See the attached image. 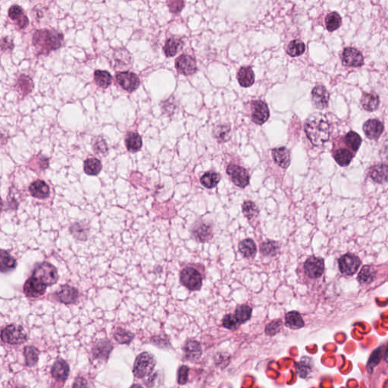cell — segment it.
Wrapping results in <instances>:
<instances>
[{"label":"cell","mask_w":388,"mask_h":388,"mask_svg":"<svg viewBox=\"0 0 388 388\" xmlns=\"http://www.w3.org/2000/svg\"><path fill=\"white\" fill-rule=\"evenodd\" d=\"M325 271L324 259L317 256H309L303 264V272L307 278L312 280L318 279Z\"/></svg>","instance_id":"7"},{"label":"cell","mask_w":388,"mask_h":388,"mask_svg":"<svg viewBox=\"0 0 388 388\" xmlns=\"http://www.w3.org/2000/svg\"><path fill=\"white\" fill-rule=\"evenodd\" d=\"M70 232L74 238L78 241H86L89 234V229L84 223L76 222L71 226Z\"/></svg>","instance_id":"37"},{"label":"cell","mask_w":388,"mask_h":388,"mask_svg":"<svg viewBox=\"0 0 388 388\" xmlns=\"http://www.w3.org/2000/svg\"><path fill=\"white\" fill-rule=\"evenodd\" d=\"M361 262L359 256L353 253H347L338 260V267L340 273L345 276H353L357 272L360 267Z\"/></svg>","instance_id":"8"},{"label":"cell","mask_w":388,"mask_h":388,"mask_svg":"<svg viewBox=\"0 0 388 388\" xmlns=\"http://www.w3.org/2000/svg\"><path fill=\"white\" fill-rule=\"evenodd\" d=\"M93 150L96 153L105 154L108 151V146H107L106 142L101 137H97V138L93 139Z\"/></svg>","instance_id":"54"},{"label":"cell","mask_w":388,"mask_h":388,"mask_svg":"<svg viewBox=\"0 0 388 388\" xmlns=\"http://www.w3.org/2000/svg\"><path fill=\"white\" fill-rule=\"evenodd\" d=\"M2 208H3V203H2V199L0 197V212H2Z\"/></svg>","instance_id":"61"},{"label":"cell","mask_w":388,"mask_h":388,"mask_svg":"<svg viewBox=\"0 0 388 388\" xmlns=\"http://www.w3.org/2000/svg\"><path fill=\"white\" fill-rule=\"evenodd\" d=\"M183 41L177 36H172L169 38L165 43L164 52L167 57H173L177 54L179 49L182 47Z\"/></svg>","instance_id":"36"},{"label":"cell","mask_w":388,"mask_h":388,"mask_svg":"<svg viewBox=\"0 0 388 388\" xmlns=\"http://www.w3.org/2000/svg\"><path fill=\"white\" fill-rule=\"evenodd\" d=\"M334 157L335 161H337V164L340 166H347L352 161L353 155L350 150L342 148L335 152Z\"/></svg>","instance_id":"40"},{"label":"cell","mask_w":388,"mask_h":388,"mask_svg":"<svg viewBox=\"0 0 388 388\" xmlns=\"http://www.w3.org/2000/svg\"><path fill=\"white\" fill-rule=\"evenodd\" d=\"M85 173L89 176H96L102 169L101 161L96 158L88 159L85 161L84 165Z\"/></svg>","instance_id":"43"},{"label":"cell","mask_w":388,"mask_h":388,"mask_svg":"<svg viewBox=\"0 0 388 388\" xmlns=\"http://www.w3.org/2000/svg\"><path fill=\"white\" fill-rule=\"evenodd\" d=\"M345 142L346 144L351 148V150L357 151L362 143V139L359 134L353 131H351L346 135Z\"/></svg>","instance_id":"48"},{"label":"cell","mask_w":388,"mask_h":388,"mask_svg":"<svg viewBox=\"0 0 388 388\" xmlns=\"http://www.w3.org/2000/svg\"><path fill=\"white\" fill-rule=\"evenodd\" d=\"M157 365V361L152 354L147 352L142 353L135 359L134 365V376L141 378L150 376Z\"/></svg>","instance_id":"3"},{"label":"cell","mask_w":388,"mask_h":388,"mask_svg":"<svg viewBox=\"0 0 388 388\" xmlns=\"http://www.w3.org/2000/svg\"><path fill=\"white\" fill-rule=\"evenodd\" d=\"M285 325L290 329L298 330L303 328L305 323L299 312L290 311L286 314Z\"/></svg>","instance_id":"33"},{"label":"cell","mask_w":388,"mask_h":388,"mask_svg":"<svg viewBox=\"0 0 388 388\" xmlns=\"http://www.w3.org/2000/svg\"><path fill=\"white\" fill-rule=\"evenodd\" d=\"M222 325L224 328L234 331V330H237L241 324L236 319L234 314H227L222 319Z\"/></svg>","instance_id":"52"},{"label":"cell","mask_w":388,"mask_h":388,"mask_svg":"<svg viewBox=\"0 0 388 388\" xmlns=\"http://www.w3.org/2000/svg\"><path fill=\"white\" fill-rule=\"evenodd\" d=\"M94 80L96 85L106 89L112 84V77L106 71L97 70L94 73Z\"/></svg>","instance_id":"42"},{"label":"cell","mask_w":388,"mask_h":388,"mask_svg":"<svg viewBox=\"0 0 388 388\" xmlns=\"http://www.w3.org/2000/svg\"><path fill=\"white\" fill-rule=\"evenodd\" d=\"M269 118V110L264 102L257 100L252 103V119L256 124L261 125Z\"/></svg>","instance_id":"15"},{"label":"cell","mask_w":388,"mask_h":388,"mask_svg":"<svg viewBox=\"0 0 388 388\" xmlns=\"http://www.w3.org/2000/svg\"><path fill=\"white\" fill-rule=\"evenodd\" d=\"M55 297L62 303L72 304L77 302L79 297V293L74 287L63 285L57 291Z\"/></svg>","instance_id":"17"},{"label":"cell","mask_w":388,"mask_h":388,"mask_svg":"<svg viewBox=\"0 0 388 388\" xmlns=\"http://www.w3.org/2000/svg\"><path fill=\"white\" fill-rule=\"evenodd\" d=\"M281 246L278 241L267 240L260 244V253L266 257H275L279 254Z\"/></svg>","instance_id":"32"},{"label":"cell","mask_w":388,"mask_h":388,"mask_svg":"<svg viewBox=\"0 0 388 388\" xmlns=\"http://www.w3.org/2000/svg\"><path fill=\"white\" fill-rule=\"evenodd\" d=\"M39 351L33 346H28L24 347V355L25 357L26 366L28 367L35 366L37 363L39 357Z\"/></svg>","instance_id":"41"},{"label":"cell","mask_w":388,"mask_h":388,"mask_svg":"<svg viewBox=\"0 0 388 388\" xmlns=\"http://www.w3.org/2000/svg\"><path fill=\"white\" fill-rule=\"evenodd\" d=\"M176 67L180 74L192 75L197 71L196 60L191 55H181L176 61Z\"/></svg>","instance_id":"14"},{"label":"cell","mask_w":388,"mask_h":388,"mask_svg":"<svg viewBox=\"0 0 388 388\" xmlns=\"http://www.w3.org/2000/svg\"><path fill=\"white\" fill-rule=\"evenodd\" d=\"M190 369L187 366H181L177 371V383L180 385H184L188 381Z\"/></svg>","instance_id":"56"},{"label":"cell","mask_w":388,"mask_h":388,"mask_svg":"<svg viewBox=\"0 0 388 388\" xmlns=\"http://www.w3.org/2000/svg\"><path fill=\"white\" fill-rule=\"evenodd\" d=\"M239 251L246 259H253L257 253L256 243L250 238L244 239L238 245Z\"/></svg>","instance_id":"25"},{"label":"cell","mask_w":388,"mask_h":388,"mask_svg":"<svg viewBox=\"0 0 388 388\" xmlns=\"http://www.w3.org/2000/svg\"><path fill=\"white\" fill-rule=\"evenodd\" d=\"M227 173L232 181L237 187H245L249 184V176L247 171L243 167L236 165H229Z\"/></svg>","instance_id":"9"},{"label":"cell","mask_w":388,"mask_h":388,"mask_svg":"<svg viewBox=\"0 0 388 388\" xmlns=\"http://www.w3.org/2000/svg\"><path fill=\"white\" fill-rule=\"evenodd\" d=\"M7 142V138L0 131V146L2 144H5Z\"/></svg>","instance_id":"60"},{"label":"cell","mask_w":388,"mask_h":388,"mask_svg":"<svg viewBox=\"0 0 388 388\" xmlns=\"http://www.w3.org/2000/svg\"><path fill=\"white\" fill-rule=\"evenodd\" d=\"M376 270L371 265H365L358 275L357 279L363 285H369L376 279Z\"/></svg>","instance_id":"31"},{"label":"cell","mask_w":388,"mask_h":388,"mask_svg":"<svg viewBox=\"0 0 388 388\" xmlns=\"http://www.w3.org/2000/svg\"><path fill=\"white\" fill-rule=\"evenodd\" d=\"M32 42L37 55H48L62 47L64 36L55 30H38L34 34Z\"/></svg>","instance_id":"1"},{"label":"cell","mask_w":388,"mask_h":388,"mask_svg":"<svg viewBox=\"0 0 388 388\" xmlns=\"http://www.w3.org/2000/svg\"><path fill=\"white\" fill-rule=\"evenodd\" d=\"M283 322L281 318L275 319L268 323L265 328V332L268 336H275L278 335L283 328Z\"/></svg>","instance_id":"51"},{"label":"cell","mask_w":388,"mask_h":388,"mask_svg":"<svg viewBox=\"0 0 388 388\" xmlns=\"http://www.w3.org/2000/svg\"><path fill=\"white\" fill-rule=\"evenodd\" d=\"M2 341L12 345L24 344L28 340V335L23 327L10 325L5 327L1 332Z\"/></svg>","instance_id":"6"},{"label":"cell","mask_w":388,"mask_h":388,"mask_svg":"<svg viewBox=\"0 0 388 388\" xmlns=\"http://www.w3.org/2000/svg\"><path fill=\"white\" fill-rule=\"evenodd\" d=\"M134 335L127 330L119 328L114 333V338L121 344H129L134 339Z\"/></svg>","instance_id":"46"},{"label":"cell","mask_w":388,"mask_h":388,"mask_svg":"<svg viewBox=\"0 0 388 388\" xmlns=\"http://www.w3.org/2000/svg\"><path fill=\"white\" fill-rule=\"evenodd\" d=\"M230 127L228 124H218L213 129V136L219 142L224 143L230 139Z\"/></svg>","instance_id":"39"},{"label":"cell","mask_w":388,"mask_h":388,"mask_svg":"<svg viewBox=\"0 0 388 388\" xmlns=\"http://www.w3.org/2000/svg\"><path fill=\"white\" fill-rule=\"evenodd\" d=\"M116 81L126 91L132 93L140 86V78L137 74L123 71L116 74Z\"/></svg>","instance_id":"11"},{"label":"cell","mask_w":388,"mask_h":388,"mask_svg":"<svg viewBox=\"0 0 388 388\" xmlns=\"http://www.w3.org/2000/svg\"><path fill=\"white\" fill-rule=\"evenodd\" d=\"M33 276L41 281L47 286L53 285L59 279L56 268L53 265L47 262L38 265L34 270Z\"/></svg>","instance_id":"5"},{"label":"cell","mask_w":388,"mask_h":388,"mask_svg":"<svg viewBox=\"0 0 388 388\" xmlns=\"http://www.w3.org/2000/svg\"><path fill=\"white\" fill-rule=\"evenodd\" d=\"M342 62L347 67L357 68L363 66L364 58L359 50L352 47H347L342 55Z\"/></svg>","instance_id":"12"},{"label":"cell","mask_w":388,"mask_h":388,"mask_svg":"<svg viewBox=\"0 0 388 388\" xmlns=\"http://www.w3.org/2000/svg\"><path fill=\"white\" fill-rule=\"evenodd\" d=\"M305 131L314 146H321L329 139L331 127L325 116L315 115L306 122Z\"/></svg>","instance_id":"2"},{"label":"cell","mask_w":388,"mask_h":388,"mask_svg":"<svg viewBox=\"0 0 388 388\" xmlns=\"http://www.w3.org/2000/svg\"><path fill=\"white\" fill-rule=\"evenodd\" d=\"M220 180H221V176L219 174L215 172H206L202 176L200 182L206 188L211 189L213 187H216Z\"/></svg>","instance_id":"44"},{"label":"cell","mask_w":388,"mask_h":388,"mask_svg":"<svg viewBox=\"0 0 388 388\" xmlns=\"http://www.w3.org/2000/svg\"><path fill=\"white\" fill-rule=\"evenodd\" d=\"M242 211L244 216L249 220L253 219L259 215V209L252 201L244 202L242 206Z\"/></svg>","instance_id":"50"},{"label":"cell","mask_w":388,"mask_h":388,"mask_svg":"<svg viewBox=\"0 0 388 388\" xmlns=\"http://www.w3.org/2000/svg\"><path fill=\"white\" fill-rule=\"evenodd\" d=\"M9 16L12 20L16 21L20 29H24L29 24V19L24 14V10L19 5H12L9 10Z\"/></svg>","instance_id":"22"},{"label":"cell","mask_w":388,"mask_h":388,"mask_svg":"<svg viewBox=\"0 0 388 388\" xmlns=\"http://www.w3.org/2000/svg\"><path fill=\"white\" fill-rule=\"evenodd\" d=\"M88 383H87L86 380H85V378H80V377H78V378H77V379L75 380V381H74V385H73V387H88Z\"/></svg>","instance_id":"59"},{"label":"cell","mask_w":388,"mask_h":388,"mask_svg":"<svg viewBox=\"0 0 388 388\" xmlns=\"http://www.w3.org/2000/svg\"><path fill=\"white\" fill-rule=\"evenodd\" d=\"M29 191L34 197L37 199H46L50 196V187L42 180H35L30 186Z\"/></svg>","instance_id":"23"},{"label":"cell","mask_w":388,"mask_h":388,"mask_svg":"<svg viewBox=\"0 0 388 388\" xmlns=\"http://www.w3.org/2000/svg\"><path fill=\"white\" fill-rule=\"evenodd\" d=\"M384 125L380 121L377 119L368 120L363 125V131L366 137L371 140H376L379 138L383 132Z\"/></svg>","instance_id":"21"},{"label":"cell","mask_w":388,"mask_h":388,"mask_svg":"<svg viewBox=\"0 0 388 388\" xmlns=\"http://www.w3.org/2000/svg\"><path fill=\"white\" fill-rule=\"evenodd\" d=\"M252 308L248 305H240L236 308L235 311H234V316H235L236 319L237 320L241 325L244 324L247 321L250 319L251 316H252Z\"/></svg>","instance_id":"38"},{"label":"cell","mask_w":388,"mask_h":388,"mask_svg":"<svg viewBox=\"0 0 388 388\" xmlns=\"http://www.w3.org/2000/svg\"><path fill=\"white\" fill-rule=\"evenodd\" d=\"M312 100L316 108L319 109L326 108L329 101V93L326 88L322 85L315 87L312 92Z\"/></svg>","instance_id":"18"},{"label":"cell","mask_w":388,"mask_h":388,"mask_svg":"<svg viewBox=\"0 0 388 388\" xmlns=\"http://www.w3.org/2000/svg\"><path fill=\"white\" fill-rule=\"evenodd\" d=\"M379 103V97L378 95L374 93H364L361 99V104L363 106V108L369 112H373L378 109Z\"/></svg>","instance_id":"34"},{"label":"cell","mask_w":388,"mask_h":388,"mask_svg":"<svg viewBox=\"0 0 388 388\" xmlns=\"http://www.w3.org/2000/svg\"><path fill=\"white\" fill-rule=\"evenodd\" d=\"M297 373L300 378H307L314 371V365L311 357L304 356L296 366Z\"/></svg>","instance_id":"24"},{"label":"cell","mask_w":388,"mask_h":388,"mask_svg":"<svg viewBox=\"0 0 388 388\" xmlns=\"http://www.w3.org/2000/svg\"><path fill=\"white\" fill-rule=\"evenodd\" d=\"M161 108H162L163 113L166 114L167 115H173L176 108H177L175 97L171 96L170 98L165 100V102H162L161 103Z\"/></svg>","instance_id":"53"},{"label":"cell","mask_w":388,"mask_h":388,"mask_svg":"<svg viewBox=\"0 0 388 388\" xmlns=\"http://www.w3.org/2000/svg\"><path fill=\"white\" fill-rule=\"evenodd\" d=\"M17 262L7 251L0 249V271L3 273L9 272L16 268Z\"/></svg>","instance_id":"30"},{"label":"cell","mask_w":388,"mask_h":388,"mask_svg":"<svg viewBox=\"0 0 388 388\" xmlns=\"http://www.w3.org/2000/svg\"><path fill=\"white\" fill-rule=\"evenodd\" d=\"M47 287L41 281L32 275L24 283V292L28 297L37 298L45 294Z\"/></svg>","instance_id":"13"},{"label":"cell","mask_w":388,"mask_h":388,"mask_svg":"<svg viewBox=\"0 0 388 388\" xmlns=\"http://www.w3.org/2000/svg\"><path fill=\"white\" fill-rule=\"evenodd\" d=\"M183 351L186 360L196 362L202 355L201 345L196 340H188L183 347Z\"/></svg>","instance_id":"19"},{"label":"cell","mask_w":388,"mask_h":388,"mask_svg":"<svg viewBox=\"0 0 388 388\" xmlns=\"http://www.w3.org/2000/svg\"><path fill=\"white\" fill-rule=\"evenodd\" d=\"M192 237L198 242L206 243L213 237L212 227L204 222H197L193 226Z\"/></svg>","instance_id":"10"},{"label":"cell","mask_w":388,"mask_h":388,"mask_svg":"<svg viewBox=\"0 0 388 388\" xmlns=\"http://www.w3.org/2000/svg\"><path fill=\"white\" fill-rule=\"evenodd\" d=\"M272 157L279 166L283 169L288 168L290 164V151L285 147L276 148L272 150Z\"/></svg>","instance_id":"26"},{"label":"cell","mask_w":388,"mask_h":388,"mask_svg":"<svg viewBox=\"0 0 388 388\" xmlns=\"http://www.w3.org/2000/svg\"><path fill=\"white\" fill-rule=\"evenodd\" d=\"M370 176L374 182L384 184L388 180V166L385 164H378L371 167Z\"/></svg>","instance_id":"27"},{"label":"cell","mask_w":388,"mask_h":388,"mask_svg":"<svg viewBox=\"0 0 388 388\" xmlns=\"http://www.w3.org/2000/svg\"><path fill=\"white\" fill-rule=\"evenodd\" d=\"M69 372H70V368L69 364L63 359L57 360L52 367V376L57 381L62 383L67 380Z\"/></svg>","instance_id":"20"},{"label":"cell","mask_w":388,"mask_h":388,"mask_svg":"<svg viewBox=\"0 0 388 388\" xmlns=\"http://www.w3.org/2000/svg\"><path fill=\"white\" fill-rule=\"evenodd\" d=\"M237 80L241 86L249 88L254 84L255 75L250 67H242L237 73Z\"/></svg>","instance_id":"28"},{"label":"cell","mask_w":388,"mask_h":388,"mask_svg":"<svg viewBox=\"0 0 388 388\" xmlns=\"http://www.w3.org/2000/svg\"><path fill=\"white\" fill-rule=\"evenodd\" d=\"M169 10L172 13H178L184 7V0H167Z\"/></svg>","instance_id":"57"},{"label":"cell","mask_w":388,"mask_h":388,"mask_svg":"<svg viewBox=\"0 0 388 388\" xmlns=\"http://www.w3.org/2000/svg\"><path fill=\"white\" fill-rule=\"evenodd\" d=\"M142 139L141 136L137 133L130 132L126 136L125 145L128 151L136 153L139 151L142 147Z\"/></svg>","instance_id":"35"},{"label":"cell","mask_w":388,"mask_h":388,"mask_svg":"<svg viewBox=\"0 0 388 388\" xmlns=\"http://www.w3.org/2000/svg\"><path fill=\"white\" fill-rule=\"evenodd\" d=\"M203 275L195 267L187 266L180 274V283L188 290H199L203 285Z\"/></svg>","instance_id":"4"},{"label":"cell","mask_w":388,"mask_h":388,"mask_svg":"<svg viewBox=\"0 0 388 388\" xmlns=\"http://www.w3.org/2000/svg\"><path fill=\"white\" fill-rule=\"evenodd\" d=\"M342 19L340 15L337 12H332L327 16L325 18V24L328 31H334L338 29L341 25Z\"/></svg>","instance_id":"47"},{"label":"cell","mask_w":388,"mask_h":388,"mask_svg":"<svg viewBox=\"0 0 388 388\" xmlns=\"http://www.w3.org/2000/svg\"><path fill=\"white\" fill-rule=\"evenodd\" d=\"M0 48L3 51H12L14 48V43L13 40L9 36H5V37L2 38L0 40Z\"/></svg>","instance_id":"58"},{"label":"cell","mask_w":388,"mask_h":388,"mask_svg":"<svg viewBox=\"0 0 388 388\" xmlns=\"http://www.w3.org/2000/svg\"><path fill=\"white\" fill-rule=\"evenodd\" d=\"M16 89L19 94L25 96L32 92L34 89V82L29 76L21 74L18 78L16 85Z\"/></svg>","instance_id":"29"},{"label":"cell","mask_w":388,"mask_h":388,"mask_svg":"<svg viewBox=\"0 0 388 388\" xmlns=\"http://www.w3.org/2000/svg\"><path fill=\"white\" fill-rule=\"evenodd\" d=\"M113 350V345L108 340H101L97 342L93 349V359L100 361H106L109 357L110 353Z\"/></svg>","instance_id":"16"},{"label":"cell","mask_w":388,"mask_h":388,"mask_svg":"<svg viewBox=\"0 0 388 388\" xmlns=\"http://www.w3.org/2000/svg\"><path fill=\"white\" fill-rule=\"evenodd\" d=\"M305 50L306 46L303 42L300 40H294L290 42L287 46V53L290 56H300L304 53Z\"/></svg>","instance_id":"45"},{"label":"cell","mask_w":388,"mask_h":388,"mask_svg":"<svg viewBox=\"0 0 388 388\" xmlns=\"http://www.w3.org/2000/svg\"><path fill=\"white\" fill-rule=\"evenodd\" d=\"M128 51L125 49H121V50H116L115 54H114V58H115L116 66H119V68H128L127 64L123 61L124 60L123 58L128 55Z\"/></svg>","instance_id":"55"},{"label":"cell","mask_w":388,"mask_h":388,"mask_svg":"<svg viewBox=\"0 0 388 388\" xmlns=\"http://www.w3.org/2000/svg\"><path fill=\"white\" fill-rule=\"evenodd\" d=\"M386 351L387 348H385V351H383V347H381L373 352V353L370 356V360L368 362L367 370L369 372H371L374 367L378 366V363L381 362L382 355Z\"/></svg>","instance_id":"49"}]
</instances>
